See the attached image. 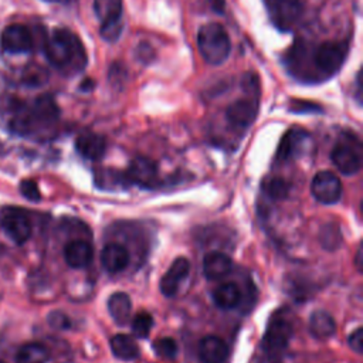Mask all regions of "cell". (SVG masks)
Here are the masks:
<instances>
[{"label":"cell","instance_id":"5bb4252c","mask_svg":"<svg viewBox=\"0 0 363 363\" xmlns=\"http://www.w3.org/2000/svg\"><path fill=\"white\" fill-rule=\"evenodd\" d=\"M129 259V251L118 242H109L101 251V264L104 269L111 274L123 271L128 267Z\"/></svg>","mask_w":363,"mask_h":363},{"label":"cell","instance_id":"8992f818","mask_svg":"<svg viewBox=\"0 0 363 363\" xmlns=\"http://www.w3.org/2000/svg\"><path fill=\"white\" fill-rule=\"evenodd\" d=\"M1 225L16 244H24L31 235V221L23 208H4L1 214Z\"/></svg>","mask_w":363,"mask_h":363},{"label":"cell","instance_id":"4dcf8cb0","mask_svg":"<svg viewBox=\"0 0 363 363\" xmlns=\"http://www.w3.org/2000/svg\"><path fill=\"white\" fill-rule=\"evenodd\" d=\"M362 339H363V330H362V328L354 329V330L349 335V337H347V343H349L350 349L354 350L356 353H362V350H363V342H362Z\"/></svg>","mask_w":363,"mask_h":363},{"label":"cell","instance_id":"f1b7e54d","mask_svg":"<svg viewBox=\"0 0 363 363\" xmlns=\"http://www.w3.org/2000/svg\"><path fill=\"white\" fill-rule=\"evenodd\" d=\"M48 323L54 329H67V328H69L68 316L64 315L62 312H57V311H54L48 315Z\"/></svg>","mask_w":363,"mask_h":363},{"label":"cell","instance_id":"4316f807","mask_svg":"<svg viewBox=\"0 0 363 363\" xmlns=\"http://www.w3.org/2000/svg\"><path fill=\"white\" fill-rule=\"evenodd\" d=\"M153 350L162 359H173L177 354V343L172 337H160L155 340Z\"/></svg>","mask_w":363,"mask_h":363},{"label":"cell","instance_id":"30bf717a","mask_svg":"<svg viewBox=\"0 0 363 363\" xmlns=\"http://www.w3.org/2000/svg\"><path fill=\"white\" fill-rule=\"evenodd\" d=\"M190 271V262L184 257H177L164 272L160 279L159 288L164 296H173L179 291L180 282H183Z\"/></svg>","mask_w":363,"mask_h":363},{"label":"cell","instance_id":"603a6c76","mask_svg":"<svg viewBox=\"0 0 363 363\" xmlns=\"http://www.w3.org/2000/svg\"><path fill=\"white\" fill-rule=\"evenodd\" d=\"M109 346L115 357L121 360H133L139 354V347L136 342L125 335V333H118L109 340Z\"/></svg>","mask_w":363,"mask_h":363},{"label":"cell","instance_id":"ffe728a7","mask_svg":"<svg viewBox=\"0 0 363 363\" xmlns=\"http://www.w3.org/2000/svg\"><path fill=\"white\" fill-rule=\"evenodd\" d=\"M108 311L118 325L128 323L132 313V302L129 295L121 291L113 292L108 298Z\"/></svg>","mask_w":363,"mask_h":363},{"label":"cell","instance_id":"7c38bea8","mask_svg":"<svg viewBox=\"0 0 363 363\" xmlns=\"http://www.w3.org/2000/svg\"><path fill=\"white\" fill-rule=\"evenodd\" d=\"M258 113V102L252 98H241L234 101L225 111L228 122L234 126L247 128L250 126Z\"/></svg>","mask_w":363,"mask_h":363},{"label":"cell","instance_id":"e0dca14e","mask_svg":"<svg viewBox=\"0 0 363 363\" xmlns=\"http://www.w3.org/2000/svg\"><path fill=\"white\" fill-rule=\"evenodd\" d=\"M92 247L85 240H72L64 248L65 262L75 269L85 268L92 261Z\"/></svg>","mask_w":363,"mask_h":363},{"label":"cell","instance_id":"cb8c5ba5","mask_svg":"<svg viewBox=\"0 0 363 363\" xmlns=\"http://www.w3.org/2000/svg\"><path fill=\"white\" fill-rule=\"evenodd\" d=\"M48 349L40 342L24 343L16 353L17 363H47Z\"/></svg>","mask_w":363,"mask_h":363},{"label":"cell","instance_id":"9a60e30c","mask_svg":"<svg viewBox=\"0 0 363 363\" xmlns=\"http://www.w3.org/2000/svg\"><path fill=\"white\" fill-rule=\"evenodd\" d=\"M199 357L203 363H223L227 359V343L214 335L206 336L199 342Z\"/></svg>","mask_w":363,"mask_h":363},{"label":"cell","instance_id":"44dd1931","mask_svg":"<svg viewBox=\"0 0 363 363\" xmlns=\"http://www.w3.org/2000/svg\"><path fill=\"white\" fill-rule=\"evenodd\" d=\"M309 330L316 337H330L336 332V322L329 312L318 309L309 318Z\"/></svg>","mask_w":363,"mask_h":363},{"label":"cell","instance_id":"d6a6232c","mask_svg":"<svg viewBox=\"0 0 363 363\" xmlns=\"http://www.w3.org/2000/svg\"><path fill=\"white\" fill-rule=\"evenodd\" d=\"M0 363H4V362H1V360H0Z\"/></svg>","mask_w":363,"mask_h":363},{"label":"cell","instance_id":"1f68e13d","mask_svg":"<svg viewBox=\"0 0 363 363\" xmlns=\"http://www.w3.org/2000/svg\"><path fill=\"white\" fill-rule=\"evenodd\" d=\"M362 258H363V255H362V245H359V248H357V252H356V268H357V271H362V265H363V262H362Z\"/></svg>","mask_w":363,"mask_h":363},{"label":"cell","instance_id":"836d02e7","mask_svg":"<svg viewBox=\"0 0 363 363\" xmlns=\"http://www.w3.org/2000/svg\"><path fill=\"white\" fill-rule=\"evenodd\" d=\"M0 147H1V146H0Z\"/></svg>","mask_w":363,"mask_h":363},{"label":"cell","instance_id":"ba28073f","mask_svg":"<svg viewBox=\"0 0 363 363\" xmlns=\"http://www.w3.org/2000/svg\"><path fill=\"white\" fill-rule=\"evenodd\" d=\"M335 167L346 176H352L360 170V145L353 146L350 142H339L335 145L330 153Z\"/></svg>","mask_w":363,"mask_h":363},{"label":"cell","instance_id":"7a4b0ae2","mask_svg":"<svg viewBox=\"0 0 363 363\" xmlns=\"http://www.w3.org/2000/svg\"><path fill=\"white\" fill-rule=\"evenodd\" d=\"M197 45L203 60L211 65L224 62L231 51L230 37L218 23H208L199 30Z\"/></svg>","mask_w":363,"mask_h":363},{"label":"cell","instance_id":"5b68a950","mask_svg":"<svg viewBox=\"0 0 363 363\" xmlns=\"http://www.w3.org/2000/svg\"><path fill=\"white\" fill-rule=\"evenodd\" d=\"M347 55V44L342 41H325L318 45L313 62L325 75H332L340 69Z\"/></svg>","mask_w":363,"mask_h":363},{"label":"cell","instance_id":"52a82bcc","mask_svg":"<svg viewBox=\"0 0 363 363\" xmlns=\"http://www.w3.org/2000/svg\"><path fill=\"white\" fill-rule=\"evenodd\" d=\"M342 190L343 189L339 177L328 170L316 173L311 184V191L313 197L323 204L337 203L340 200Z\"/></svg>","mask_w":363,"mask_h":363},{"label":"cell","instance_id":"d6986e66","mask_svg":"<svg viewBox=\"0 0 363 363\" xmlns=\"http://www.w3.org/2000/svg\"><path fill=\"white\" fill-rule=\"evenodd\" d=\"M30 115H31V122L33 126L34 123H52L58 119V108L55 105V102L44 95L35 99L33 108L30 109Z\"/></svg>","mask_w":363,"mask_h":363},{"label":"cell","instance_id":"83f0119b","mask_svg":"<svg viewBox=\"0 0 363 363\" xmlns=\"http://www.w3.org/2000/svg\"><path fill=\"white\" fill-rule=\"evenodd\" d=\"M20 191H21V194H23L26 199H28V200H31V201H37V200H40V197H41L37 183L33 182V180H28V179H27V180H23V182L20 183Z\"/></svg>","mask_w":363,"mask_h":363},{"label":"cell","instance_id":"7402d4cb","mask_svg":"<svg viewBox=\"0 0 363 363\" xmlns=\"http://www.w3.org/2000/svg\"><path fill=\"white\" fill-rule=\"evenodd\" d=\"M213 301L221 309H233L241 301V291L235 282H223L213 291Z\"/></svg>","mask_w":363,"mask_h":363},{"label":"cell","instance_id":"3957f363","mask_svg":"<svg viewBox=\"0 0 363 363\" xmlns=\"http://www.w3.org/2000/svg\"><path fill=\"white\" fill-rule=\"evenodd\" d=\"M122 9V0H94V11L101 21V35L108 41L119 37Z\"/></svg>","mask_w":363,"mask_h":363},{"label":"cell","instance_id":"ac0fdd59","mask_svg":"<svg viewBox=\"0 0 363 363\" xmlns=\"http://www.w3.org/2000/svg\"><path fill=\"white\" fill-rule=\"evenodd\" d=\"M75 147L82 157L89 160H98L104 156L106 150V142L104 136L94 132H86L77 138Z\"/></svg>","mask_w":363,"mask_h":363},{"label":"cell","instance_id":"484cf974","mask_svg":"<svg viewBox=\"0 0 363 363\" xmlns=\"http://www.w3.org/2000/svg\"><path fill=\"white\" fill-rule=\"evenodd\" d=\"M153 318L147 312H139L132 320V332L136 337L146 339L152 330Z\"/></svg>","mask_w":363,"mask_h":363},{"label":"cell","instance_id":"8fae6325","mask_svg":"<svg viewBox=\"0 0 363 363\" xmlns=\"http://www.w3.org/2000/svg\"><path fill=\"white\" fill-rule=\"evenodd\" d=\"M1 45L9 52H27L33 48V35L26 26L11 24L1 34Z\"/></svg>","mask_w":363,"mask_h":363},{"label":"cell","instance_id":"277c9868","mask_svg":"<svg viewBox=\"0 0 363 363\" xmlns=\"http://www.w3.org/2000/svg\"><path fill=\"white\" fill-rule=\"evenodd\" d=\"M292 336V326L291 323L281 318L275 316L269 320L265 335L262 337L261 346L265 354L269 357H278L288 346Z\"/></svg>","mask_w":363,"mask_h":363},{"label":"cell","instance_id":"9c48e42d","mask_svg":"<svg viewBox=\"0 0 363 363\" xmlns=\"http://www.w3.org/2000/svg\"><path fill=\"white\" fill-rule=\"evenodd\" d=\"M271 18L281 30L292 28L301 18L303 6L301 0H271Z\"/></svg>","mask_w":363,"mask_h":363},{"label":"cell","instance_id":"4fadbf2b","mask_svg":"<svg viewBox=\"0 0 363 363\" xmlns=\"http://www.w3.org/2000/svg\"><path fill=\"white\" fill-rule=\"evenodd\" d=\"M128 179L142 187H152L157 180V166L152 159L138 156L129 164Z\"/></svg>","mask_w":363,"mask_h":363},{"label":"cell","instance_id":"f546056e","mask_svg":"<svg viewBox=\"0 0 363 363\" xmlns=\"http://www.w3.org/2000/svg\"><path fill=\"white\" fill-rule=\"evenodd\" d=\"M41 67H27V69L24 71V81L30 85H38L44 81V77H41Z\"/></svg>","mask_w":363,"mask_h":363},{"label":"cell","instance_id":"d4e9b609","mask_svg":"<svg viewBox=\"0 0 363 363\" xmlns=\"http://www.w3.org/2000/svg\"><path fill=\"white\" fill-rule=\"evenodd\" d=\"M262 190L268 197H271L274 200H281L288 196L289 186L281 177H267L262 182Z\"/></svg>","mask_w":363,"mask_h":363},{"label":"cell","instance_id":"2e32d148","mask_svg":"<svg viewBox=\"0 0 363 363\" xmlns=\"http://www.w3.org/2000/svg\"><path fill=\"white\" fill-rule=\"evenodd\" d=\"M233 269V261L231 258L220 251H210L203 258V274L207 279L216 281L227 274H230Z\"/></svg>","mask_w":363,"mask_h":363},{"label":"cell","instance_id":"6da1fadb","mask_svg":"<svg viewBox=\"0 0 363 363\" xmlns=\"http://www.w3.org/2000/svg\"><path fill=\"white\" fill-rule=\"evenodd\" d=\"M45 54L50 62L68 72H77L86 64V54L79 38L65 28H58L45 44Z\"/></svg>","mask_w":363,"mask_h":363}]
</instances>
